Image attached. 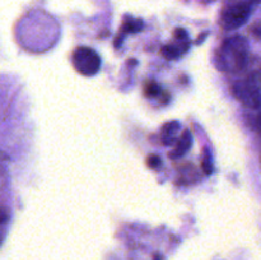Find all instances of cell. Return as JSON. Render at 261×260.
Wrapping results in <instances>:
<instances>
[{
  "mask_svg": "<svg viewBox=\"0 0 261 260\" xmlns=\"http://www.w3.org/2000/svg\"><path fill=\"white\" fill-rule=\"evenodd\" d=\"M249 42L242 36H232L223 41L216 54L217 68L222 71H236L244 69L247 63Z\"/></svg>",
  "mask_w": 261,
  "mask_h": 260,
  "instance_id": "6da1fadb",
  "label": "cell"
},
{
  "mask_svg": "<svg viewBox=\"0 0 261 260\" xmlns=\"http://www.w3.org/2000/svg\"><path fill=\"white\" fill-rule=\"evenodd\" d=\"M232 93L246 109L257 110L261 107V89L256 76L236 82L232 87Z\"/></svg>",
  "mask_w": 261,
  "mask_h": 260,
  "instance_id": "7a4b0ae2",
  "label": "cell"
},
{
  "mask_svg": "<svg viewBox=\"0 0 261 260\" xmlns=\"http://www.w3.org/2000/svg\"><path fill=\"white\" fill-rule=\"evenodd\" d=\"M71 63L79 74L86 76H93L101 69V58L91 47L81 46L76 48L71 56Z\"/></svg>",
  "mask_w": 261,
  "mask_h": 260,
  "instance_id": "3957f363",
  "label": "cell"
},
{
  "mask_svg": "<svg viewBox=\"0 0 261 260\" xmlns=\"http://www.w3.org/2000/svg\"><path fill=\"white\" fill-rule=\"evenodd\" d=\"M251 15V4L250 3H237L231 5L222 13V25L224 30H237L249 20Z\"/></svg>",
  "mask_w": 261,
  "mask_h": 260,
  "instance_id": "277c9868",
  "label": "cell"
},
{
  "mask_svg": "<svg viewBox=\"0 0 261 260\" xmlns=\"http://www.w3.org/2000/svg\"><path fill=\"white\" fill-rule=\"evenodd\" d=\"M191 145H193V137H191V133L189 130H185L182 133V137L178 140L177 144H176L175 149L168 154V157L172 158V160H177L181 158L182 155H185L188 153V150L190 149Z\"/></svg>",
  "mask_w": 261,
  "mask_h": 260,
  "instance_id": "5b68a950",
  "label": "cell"
},
{
  "mask_svg": "<svg viewBox=\"0 0 261 260\" xmlns=\"http://www.w3.org/2000/svg\"><path fill=\"white\" fill-rule=\"evenodd\" d=\"M180 130V122L178 121H170L163 125L162 127V144L171 145L175 140L176 134Z\"/></svg>",
  "mask_w": 261,
  "mask_h": 260,
  "instance_id": "8992f818",
  "label": "cell"
},
{
  "mask_svg": "<svg viewBox=\"0 0 261 260\" xmlns=\"http://www.w3.org/2000/svg\"><path fill=\"white\" fill-rule=\"evenodd\" d=\"M188 48H189V43L181 46V47H178V46H173V45H166L163 46L162 50H161V54H162L166 59H168V60H176V59L180 58L184 53H186Z\"/></svg>",
  "mask_w": 261,
  "mask_h": 260,
  "instance_id": "52a82bcc",
  "label": "cell"
},
{
  "mask_svg": "<svg viewBox=\"0 0 261 260\" xmlns=\"http://www.w3.org/2000/svg\"><path fill=\"white\" fill-rule=\"evenodd\" d=\"M143 20L137 19V18L133 17H126L125 18L124 23H122V32L124 33H137L140 32L143 30Z\"/></svg>",
  "mask_w": 261,
  "mask_h": 260,
  "instance_id": "ba28073f",
  "label": "cell"
},
{
  "mask_svg": "<svg viewBox=\"0 0 261 260\" xmlns=\"http://www.w3.org/2000/svg\"><path fill=\"white\" fill-rule=\"evenodd\" d=\"M201 166H203V170L206 175H212V173H213V162H212V155L208 149L204 150V157Z\"/></svg>",
  "mask_w": 261,
  "mask_h": 260,
  "instance_id": "9c48e42d",
  "label": "cell"
},
{
  "mask_svg": "<svg viewBox=\"0 0 261 260\" xmlns=\"http://www.w3.org/2000/svg\"><path fill=\"white\" fill-rule=\"evenodd\" d=\"M144 92L145 96L153 98V97H157L158 94L161 93V87L158 86L155 82H149V83L144 87Z\"/></svg>",
  "mask_w": 261,
  "mask_h": 260,
  "instance_id": "30bf717a",
  "label": "cell"
},
{
  "mask_svg": "<svg viewBox=\"0 0 261 260\" xmlns=\"http://www.w3.org/2000/svg\"><path fill=\"white\" fill-rule=\"evenodd\" d=\"M147 165L148 167L152 168V170H157V168L162 165V161H161V158L158 157V155L150 154L148 155L147 158Z\"/></svg>",
  "mask_w": 261,
  "mask_h": 260,
  "instance_id": "8fae6325",
  "label": "cell"
},
{
  "mask_svg": "<svg viewBox=\"0 0 261 260\" xmlns=\"http://www.w3.org/2000/svg\"><path fill=\"white\" fill-rule=\"evenodd\" d=\"M175 37L180 41H186L189 38V36L188 32H186L184 28H177V30L175 31Z\"/></svg>",
  "mask_w": 261,
  "mask_h": 260,
  "instance_id": "7c38bea8",
  "label": "cell"
},
{
  "mask_svg": "<svg viewBox=\"0 0 261 260\" xmlns=\"http://www.w3.org/2000/svg\"><path fill=\"white\" fill-rule=\"evenodd\" d=\"M8 160H9V158H8V155L0 150V175H3V173H4L5 163L8 162Z\"/></svg>",
  "mask_w": 261,
  "mask_h": 260,
  "instance_id": "4fadbf2b",
  "label": "cell"
},
{
  "mask_svg": "<svg viewBox=\"0 0 261 260\" xmlns=\"http://www.w3.org/2000/svg\"><path fill=\"white\" fill-rule=\"evenodd\" d=\"M8 219H9V214H8V212L5 211V209L0 208V226L7 223Z\"/></svg>",
  "mask_w": 261,
  "mask_h": 260,
  "instance_id": "5bb4252c",
  "label": "cell"
},
{
  "mask_svg": "<svg viewBox=\"0 0 261 260\" xmlns=\"http://www.w3.org/2000/svg\"><path fill=\"white\" fill-rule=\"evenodd\" d=\"M252 33L261 40V25H259V27H255L254 30H252Z\"/></svg>",
  "mask_w": 261,
  "mask_h": 260,
  "instance_id": "9a60e30c",
  "label": "cell"
},
{
  "mask_svg": "<svg viewBox=\"0 0 261 260\" xmlns=\"http://www.w3.org/2000/svg\"><path fill=\"white\" fill-rule=\"evenodd\" d=\"M251 3H254V4H259V3H261V0H250V4Z\"/></svg>",
  "mask_w": 261,
  "mask_h": 260,
  "instance_id": "2e32d148",
  "label": "cell"
},
{
  "mask_svg": "<svg viewBox=\"0 0 261 260\" xmlns=\"http://www.w3.org/2000/svg\"><path fill=\"white\" fill-rule=\"evenodd\" d=\"M2 241H3V235L0 233V245H2Z\"/></svg>",
  "mask_w": 261,
  "mask_h": 260,
  "instance_id": "e0dca14e",
  "label": "cell"
}]
</instances>
